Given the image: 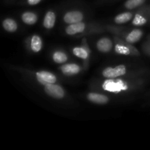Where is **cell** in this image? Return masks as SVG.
<instances>
[{
    "mask_svg": "<svg viewBox=\"0 0 150 150\" xmlns=\"http://www.w3.org/2000/svg\"><path fill=\"white\" fill-rule=\"evenodd\" d=\"M22 21L28 25L35 24L38 21V16L32 12H25L21 16Z\"/></svg>",
    "mask_w": 150,
    "mask_h": 150,
    "instance_id": "8fae6325",
    "label": "cell"
},
{
    "mask_svg": "<svg viewBox=\"0 0 150 150\" xmlns=\"http://www.w3.org/2000/svg\"><path fill=\"white\" fill-rule=\"evenodd\" d=\"M142 35H143V32L141 29H133L132 32H130L128 34V35L126 38V40L129 43H135V42H138L142 38Z\"/></svg>",
    "mask_w": 150,
    "mask_h": 150,
    "instance_id": "30bf717a",
    "label": "cell"
},
{
    "mask_svg": "<svg viewBox=\"0 0 150 150\" xmlns=\"http://www.w3.org/2000/svg\"><path fill=\"white\" fill-rule=\"evenodd\" d=\"M36 77L38 81L42 84L55 83L57 81V77L53 73L48 71H40L36 73Z\"/></svg>",
    "mask_w": 150,
    "mask_h": 150,
    "instance_id": "3957f363",
    "label": "cell"
},
{
    "mask_svg": "<svg viewBox=\"0 0 150 150\" xmlns=\"http://www.w3.org/2000/svg\"><path fill=\"white\" fill-rule=\"evenodd\" d=\"M146 23V19L142 15L136 14L133 21V23L135 26H142Z\"/></svg>",
    "mask_w": 150,
    "mask_h": 150,
    "instance_id": "d6986e66",
    "label": "cell"
},
{
    "mask_svg": "<svg viewBox=\"0 0 150 150\" xmlns=\"http://www.w3.org/2000/svg\"><path fill=\"white\" fill-rule=\"evenodd\" d=\"M86 26L83 22H78V23H71L65 29V32L69 35H74L78 33H81L84 31Z\"/></svg>",
    "mask_w": 150,
    "mask_h": 150,
    "instance_id": "5b68a950",
    "label": "cell"
},
{
    "mask_svg": "<svg viewBox=\"0 0 150 150\" xmlns=\"http://www.w3.org/2000/svg\"><path fill=\"white\" fill-rule=\"evenodd\" d=\"M61 70L64 74L70 76V75H76L80 72L81 68L78 64H66L61 67Z\"/></svg>",
    "mask_w": 150,
    "mask_h": 150,
    "instance_id": "52a82bcc",
    "label": "cell"
},
{
    "mask_svg": "<svg viewBox=\"0 0 150 150\" xmlns=\"http://www.w3.org/2000/svg\"><path fill=\"white\" fill-rule=\"evenodd\" d=\"M87 98L91 102L97 104H105L108 102V98L107 96L93 92L89 93L87 95Z\"/></svg>",
    "mask_w": 150,
    "mask_h": 150,
    "instance_id": "ba28073f",
    "label": "cell"
},
{
    "mask_svg": "<svg viewBox=\"0 0 150 150\" xmlns=\"http://www.w3.org/2000/svg\"><path fill=\"white\" fill-rule=\"evenodd\" d=\"M115 51L117 54H123V55H129L130 54V49L127 46L122 44H117L115 46Z\"/></svg>",
    "mask_w": 150,
    "mask_h": 150,
    "instance_id": "ac0fdd59",
    "label": "cell"
},
{
    "mask_svg": "<svg viewBox=\"0 0 150 150\" xmlns=\"http://www.w3.org/2000/svg\"><path fill=\"white\" fill-rule=\"evenodd\" d=\"M42 46V40L38 35H34L31 40V48L34 52H39Z\"/></svg>",
    "mask_w": 150,
    "mask_h": 150,
    "instance_id": "4fadbf2b",
    "label": "cell"
},
{
    "mask_svg": "<svg viewBox=\"0 0 150 150\" xmlns=\"http://www.w3.org/2000/svg\"><path fill=\"white\" fill-rule=\"evenodd\" d=\"M53 59L56 63L62 64V63H64L67 62V56L66 55L65 53L62 52V51H57L53 54Z\"/></svg>",
    "mask_w": 150,
    "mask_h": 150,
    "instance_id": "9a60e30c",
    "label": "cell"
},
{
    "mask_svg": "<svg viewBox=\"0 0 150 150\" xmlns=\"http://www.w3.org/2000/svg\"><path fill=\"white\" fill-rule=\"evenodd\" d=\"M145 1L146 0H127L125 3V7L128 10H133L143 4Z\"/></svg>",
    "mask_w": 150,
    "mask_h": 150,
    "instance_id": "2e32d148",
    "label": "cell"
},
{
    "mask_svg": "<svg viewBox=\"0 0 150 150\" xmlns=\"http://www.w3.org/2000/svg\"><path fill=\"white\" fill-rule=\"evenodd\" d=\"M73 52L75 56H76V57H79L81 59H86L88 58V52L86 51V49H84L83 48H81V47H76V48H74L73 50Z\"/></svg>",
    "mask_w": 150,
    "mask_h": 150,
    "instance_id": "e0dca14e",
    "label": "cell"
},
{
    "mask_svg": "<svg viewBox=\"0 0 150 150\" xmlns=\"http://www.w3.org/2000/svg\"><path fill=\"white\" fill-rule=\"evenodd\" d=\"M3 28L5 29L7 32H14L17 30L18 25L17 23L12 18H6L4 19L2 23Z\"/></svg>",
    "mask_w": 150,
    "mask_h": 150,
    "instance_id": "7c38bea8",
    "label": "cell"
},
{
    "mask_svg": "<svg viewBox=\"0 0 150 150\" xmlns=\"http://www.w3.org/2000/svg\"><path fill=\"white\" fill-rule=\"evenodd\" d=\"M83 18V13L80 11H78V10L69 11L64 16V21L65 23H69V24L82 21Z\"/></svg>",
    "mask_w": 150,
    "mask_h": 150,
    "instance_id": "277c9868",
    "label": "cell"
},
{
    "mask_svg": "<svg viewBox=\"0 0 150 150\" xmlns=\"http://www.w3.org/2000/svg\"><path fill=\"white\" fill-rule=\"evenodd\" d=\"M126 73V67L123 64L115 67H107L103 71V76L107 79H116L120 76H124Z\"/></svg>",
    "mask_w": 150,
    "mask_h": 150,
    "instance_id": "6da1fadb",
    "label": "cell"
},
{
    "mask_svg": "<svg viewBox=\"0 0 150 150\" xmlns=\"http://www.w3.org/2000/svg\"><path fill=\"white\" fill-rule=\"evenodd\" d=\"M133 18V14L130 12H126V13H121V14H119L118 16H117L114 18V21L117 23H125L128 22L129 21H130Z\"/></svg>",
    "mask_w": 150,
    "mask_h": 150,
    "instance_id": "5bb4252c",
    "label": "cell"
},
{
    "mask_svg": "<svg viewBox=\"0 0 150 150\" xmlns=\"http://www.w3.org/2000/svg\"><path fill=\"white\" fill-rule=\"evenodd\" d=\"M42 0H27V3L30 5H36L40 3Z\"/></svg>",
    "mask_w": 150,
    "mask_h": 150,
    "instance_id": "ffe728a7",
    "label": "cell"
},
{
    "mask_svg": "<svg viewBox=\"0 0 150 150\" xmlns=\"http://www.w3.org/2000/svg\"><path fill=\"white\" fill-rule=\"evenodd\" d=\"M97 48L100 52H109L112 48V41L107 38H101L97 42Z\"/></svg>",
    "mask_w": 150,
    "mask_h": 150,
    "instance_id": "8992f818",
    "label": "cell"
},
{
    "mask_svg": "<svg viewBox=\"0 0 150 150\" xmlns=\"http://www.w3.org/2000/svg\"><path fill=\"white\" fill-rule=\"evenodd\" d=\"M56 22V15L53 11H48L44 17L43 26L46 29H51L54 26Z\"/></svg>",
    "mask_w": 150,
    "mask_h": 150,
    "instance_id": "9c48e42d",
    "label": "cell"
},
{
    "mask_svg": "<svg viewBox=\"0 0 150 150\" xmlns=\"http://www.w3.org/2000/svg\"><path fill=\"white\" fill-rule=\"evenodd\" d=\"M45 92L49 96L56 99H61L64 96V91L62 87L54 83H49L45 86Z\"/></svg>",
    "mask_w": 150,
    "mask_h": 150,
    "instance_id": "7a4b0ae2",
    "label": "cell"
}]
</instances>
